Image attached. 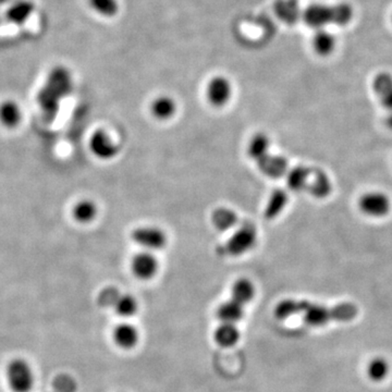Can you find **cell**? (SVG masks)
I'll return each instance as SVG.
<instances>
[{"mask_svg": "<svg viewBox=\"0 0 392 392\" xmlns=\"http://www.w3.org/2000/svg\"><path fill=\"white\" fill-rule=\"evenodd\" d=\"M275 317L286 319L301 315L305 323L312 327H321L332 321H351L358 317V308L353 303H341L336 306H326L306 299H288L281 301L275 308Z\"/></svg>", "mask_w": 392, "mask_h": 392, "instance_id": "cell-1", "label": "cell"}, {"mask_svg": "<svg viewBox=\"0 0 392 392\" xmlns=\"http://www.w3.org/2000/svg\"><path fill=\"white\" fill-rule=\"evenodd\" d=\"M303 21L314 29H323L330 24L345 25L353 18V9L347 3L310 5L302 14Z\"/></svg>", "mask_w": 392, "mask_h": 392, "instance_id": "cell-2", "label": "cell"}, {"mask_svg": "<svg viewBox=\"0 0 392 392\" xmlns=\"http://www.w3.org/2000/svg\"><path fill=\"white\" fill-rule=\"evenodd\" d=\"M72 88V77L69 70L62 66H55L48 75L47 82L38 94V101L42 110L55 112L58 101L68 95Z\"/></svg>", "mask_w": 392, "mask_h": 392, "instance_id": "cell-3", "label": "cell"}, {"mask_svg": "<svg viewBox=\"0 0 392 392\" xmlns=\"http://www.w3.org/2000/svg\"><path fill=\"white\" fill-rule=\"evenodd\" d=\"M5 380L12 392H31L34 388L35 373L27 360L14 358L5 366Z\"/></svg>", "mask_w": 392, "mask_h": 392, "instance_id": "cell-4", "label": "cell"}, {"mask_svg": "<svg viewBox=\"0 0 392 392\" xmlns=\"http://www.w3.org/2000/svg\"><path fill=\"white\" fill-rule=\"evenodd\" d=\"M257 240V231L254 225L245 223L234 232V236L219 247L220 254L240 256L254 247Z\"/></svg>", "mask_w": 392, "mask_h": 392, "instance_id": "cell-5", "label": "cell"}, {"mask_svg": "<svg viewBox=\"0 0 392 392\" xmlns=\"http://www.w3.org/2000/svg\"><path fill=\"white\" fill-rule=\"evenodd\" d=\"M358 207L365 216L382 218L386 217L391 210V201L389 196L382 192H369L360 197Z\"/></svg>", "mask_w": 392, "mask_h": 392, "instance_id": "cell-6", "label": "cell"}, {"mask_svg": "<svg viewBox=\"0 0 392 392\" xmlns=\"http://www.w3.org/2000/svg\"><path fill=\"white\" fill-rule=\"evenodd\" d=\"M133 241L140 247L151 251L162 249L167 245V236L157 227H140L132 232Z\"/></svg>", "mask_w": 392, "mask_h": 392, "instance_id": "cell-7", "label": "cell"}, {"mask_svg": "<svg viewBox=\"0 0 392 392\" xmlns=\"http://www.w3.org/2000/svg\"><path fill=\"white\" fill-rule=\"evenodd\" d=\"M232 96V85L227 77H215L210 79L206 88L207 101L214 107H223Z\"/></svg>", "mask_w": 392, "mask_h": 392, "instance_id": "cell-8", "label": "cell"}, {"mask_svg": "<svg viewBox=\"0 0 392 392\" xmlns=\"http://www.w3.org/2000/svg\"><path fill=\"white\" fill-rule=\"evenodd\" d=\"M90 151L97 158L109 160L114 158L119 153V146L114 143L105 131L98 130L94 133L90 140Z\"/></svg>", "mask_w": 392, "mask_h": 392, "instance_id": "cell-9", "label": "cell"}, {"mask_svg": "<svg viewBox=\"0 0 392 392\" xmlns=\"http://www.w3.org/2000/svg\"><path fill=\"white\" fill-rule=\"evenodd\" d=\"M158 260L151 252H143L133 257L131 268L140 280H149L158 273Z\"/></svg>", "mask_w": 392, "mask_h": 392, "instance_id": "cell-10", "label": "cell"}, {"mask_svg": "<svg viewBox=\"0 0 392 392\" xmlns=\"http://www.w3.org/2000/svg\"><path fill=\"white\" fill-rule=\"evenodd\" d=\"M316 168L304 167L297 166L286 173V184L290 190L294 192H308Z\"/></svg>", "mask_w": 392, "mask_h": 392, "instance_id": "cell-11", "label": "cell"}, {"mask_svg": "<svg viewBox=\"0 0 392 392\" xmlns=\"http://www.w3.org/2000/svg\"><path fill=\"white\" fill-rule=\"evenodd\" d=\"M373 90L384 108L392 112V75L387 72L373 77Z\"/></svg>", "mask_w": 392, "mask_h": 392, "instance_id": "cell-12", "label": "cell"}, {"mask_svg": "<svg viewBox=\"0 0 392 392\" xmlns=\"http://www.w3.org/2000/svg\"><path fill=\"white\" fill-rule=\"evenodd\" d=\"M138 340H140V332L132 323H121L114 328V341L121 349L131 350L138 345Z\"/></svg>", "mask_w": 392, "mask_h": 392, "instance_id": "cell-13", "label": "cell"}, {"mask_svg": "<svg viewBox=\"0 0 392 392\" xmlns=\"http://www.w3.org/2000/svg\"><path fill=\"white\" fill-rule=\"evenodd\" d=\"M257 164L260 171L271 177H284L289 171L286 159L281 156H271L268 154L267 156L260 159Z\"/></svg>", "mask_w": 392, "mask_h": 392, "instance_id": "cell-14", "label": "cell"}, {"mask_svg": "<svg viewBox=\"0 0 392 392\" xmlns=\"http://www.w3.org/2000/svg\"><path fill=\"white\" fill-rule=\"evenodd\" d=\"M214 339L219 347H234L240 340V332L236 323H221L216 328Z\"/></svg>", "mask_w": 392, "mask_h": 392, "instance_id": "cell-15", "label": "cell"}, {"mask_svg": "<svg viewBox=\"0 0 392 392\" xmlns=\"http://www.w3.org/2000/svg\"><path fill=\"white\" fill-rule=\"evenodd\" d=\"M243 316L244 305L232 299L221 303L217 308V317L220 323H236L241 321Z\"/></svg>", "mask_w": 392, "mask_h": 392, "instance_id": "cell-16", "label": "cell"}, {"mask_svg": "<svg viewBox=\"0 0 392 392\" xmlns=\"http://www.w3.org/2000/svg\"><path fill=\"white\" fill-rule=\"evenodd\" d=\"M151 112L157 120H169L177 112V103L169 96H160L151 103Z\"/></svg>", "mask_w": 392, "mask_h": 392, "instance_id": "cell-17", "label": "cell"}, {"mask_svg": "<svg viewBox=\"0 0 392 392\" xmlns=\"http://www.w3.org/2000/svg\"><path fill=\"white\" fill-rule=\"evenodd\" d=\"M22 112L19 105L14 101H5L0 103V122L5 127L12 129L19 125Z\"/></svg>", "mask_w": 392, "mask_h": 392, "instance_id": "cell-18", "label": "cell"}, {"mask_svg": "<svg viewBox=\"0 0 392 392\" xmlns=\"http://www.w3.org/2000/svg\"><path fill=\"white\" fill-rule=\"evenodd\" d=\"M34 12V5L27 0L16 1L7 10L5 18L11 23L23 24L29 20V16Z\"/></svg>", "mask_w": 392, "mask_h": 392, "instance_id": "cell-19", "label": "cell"}, {"mask_svg": "<svg viewBox=\"0 0 392 392\" xmlns=\"http://www.w3.org/2000/svg\"><path fill=\"white\" fill-rule=\"evenodd\" d=\"M275 11L279 19L286 23H295L301 18L297 0H278L275 3Z\"/></svg>", "mask_w": 392, "mask_h": 392, "instance_id": "cell-20", "label": "cell"}, {"mask_svg": "<svg viewBox=\"0 0 392 392\" xmlns=\"http://www.w3.org/2000/svg\"><path fill=\"white\" fill-rule=\"evenodd\" d=\"M255 297V286L252 281L247 278L236 280L231 289V299L240 304L245 305L251 302Z\"/></svg>", "mask_w": 392, "mask_h": 392, "instance_id": "cell-21", "label": "cell"}, {"mask_svg": "<svg viewBox=\"0 0 392 392\" xmlns=\"http://www.w3.org/2000/svg\"><path fill=\"white\" fill-rule=\"evenodd\" d=\"M289 201V195L282 188L275 190L269 197L267 206L265 210L266 219H275L277 216L280 215L282 210L286 208Z\"/></svg>", "mask_w": 392, "mask_h": 392, "instance_id": "cell-22", "label": "cell"}, {"mask_svg": "<svg viewBox=\"0 0 392 392\" xmlns=\"http://www.w3.org/2000/svg\"><path fill=\"white\" fill-rule=\"evenodd\" d=\"M112 305L116 313L125 318L132 317L136 315L138 310V301L130 294L118 293Z\"/></svg>", "mask_w": 392, "mask_h": 392, "instance_id": "cell-23", "label": "cell"}, {"mask_svg": "<svg viewBox=\"0 0 392 392\" xmlns=\"http://www.w3.org/2000/svg\"><path fill=\"white\" fill-rule=\"evenodd\" d=\"M313 47L319 56H328L336 47V38L326 29H318L313 38Z\"/></svg>", "mask_w": 392, "mask_h": 392, "instance_id": "cell-24", "label": "cell"}, {"mask_svg": "<svg viewBox=\"0 0 392 392\" xmlns=\"http://www.w3.org/2000/svg\"><path fill=\"white\" fill-rule=\"evenodd\" d=\"M271 146V140L264 133H257L256 136H253L249 140V146H247V154L249 158L254 159L257 162L260 159L267 156L268 151Z\"/></svg>", "mask_w": 392, "mask_h": 392, "instance_id": "cell-25", "label": "cell"}, {"mask_svg": "<svg viewBox=\"0 0 392 392\" xmlns=\"http://www.w3.org/2000/svg\"><path fill=\"white\" fill-rule=\"evenodd\" d=\"M332 184L326 173L321 169L316 168L315 175H314L313 182L308 188V193L315 196L317 199H325L329 194L332 193Z\"/></svg>", "mask_w": 392, "mask_h": 392, "instance_id": "cell-26", "label": "cell"}, {"mask_svg": "<svg viewBox=\"0 0 392 392\" xmlns=\"http://www.w3.org/2000/svg\"><path fill=\"white\" fill-rule=\"evenodd\" d=\"M212 221L218 230H229L238 223V215L229 208H218L212 212Z\"/></svg>", "mask_w": 392, "mask_h": 392, "instance_id": "cell-27", "label": "cell"}, {"mask_svg": "<svg viewBox=\"0 0 392 392\" xmlns=\"http://www.w3.org/2000/svg\"><path fill=\"white\" fill-rule=\"evenodd\" d=\"M389 371L390 366L388 360L384 358H379V356L369 360L367 369H366L367 377L373 382H380L384 380L387 378Z\"/></svg>", "mask_w": 392, "mask_h": 392, "instance_id": "cell-28", "label": "cell"}, {"mask_svg": "<svg viewBox=\"0 0 392 392\" xmlns=\"http://www.w3.org/2000/svg\"><path fill=\"white\" fill-rule=\"evenodd\" d=\"M72 212L75 219L79 223H88L93 221L97 216V206L94 201L84 199L75 205Z\"/></svg>", "mask_w": 392, "mask_h": 392, "instance_id": "cell-29", "label": "cell"}, {"mask_svg": "<svg viewBox=\"0 0 392 392\" xmlns=\"http://www.w3.org/2000/svg\"><path fill=\"white\" fill-rule=\"evenodd\" d=\"M90 8L103 16H116L119 11V3L117 0H88Z\"/></svg>", "mask_w": 392, "mask_h": 392, "instance_id": "cell-30", "label": "cell"}, {"mask_svg": "<svg viewBox=\"0 0 392 392\" xmlns=\"http://www.w3.org/2000/svg\"><path fill=\"white\" fill-rule=\"evenodd\" d=\"M387 125H388V127H389L390 129H391V130H392V112H391V114H389V117H388Z\"/></svg>", "mask_w": 392, "mask_h": 392, "instance_id": "cell-31", "label": "cell"}, {"mask_svg": "<svg viewBox=\"0 0 392 392\" xmlns=\"http://www.w3.org/2000/svg\"><path fill=\"white\" fill-rule=\"evenodd\" d=\"M5 1H7V0H0V3H5Z\"/></svg>", "mask_w": 392, "mask_h": 392, "instance_id": "cell-32", "label": "cell"}]
</instances>
